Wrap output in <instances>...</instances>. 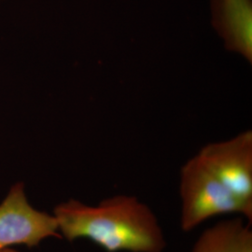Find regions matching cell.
Returning <instances> with one entry per match:
<instances>
[{"label": "cell", "instance_id": "obj_1", "mask_svg": "<svg viewBox=\"0 0 252 252\" xmlns=\"http://www.w3.org/2000/svg\"><path fill=\"white\" fill-rule=\"evenodd\" d=\"M59 233L85 238L107 252H163L167 243L153 209L132 195H115L97 206L70 199L54 210Z\"/></svg>", "mask_w": 252, "mask_h": 252}, {"label": "cell", "instance_id": "obj_2", "mask_svg": "<svg viewBox=\"0 0 252 252\" xmlns=\"http://www.w3.org/2000/svg\"><path fill=\"white\" fill-rule=\"evenodd\" d=\"M180 228L191 232L207 220L238 214L252 222V201L240 198L217 179L195 155L180 169Z\"/></svg>", "mask_w": 252, "mask_h": 252}, {"label": "cell", "instance_id": "obj_3", "mask_svg": "<svg viewBox=\"0 0 252 252\" xmlns=\"http://www.w3.org/2000/svg\"><path fill=\"white\" fill-rule=\"evenodd\" d=\"M49 237L62 238L56 218L30 206L23 183L13 185L0 205V252L14 245L33 248Z\"/></svg>", "mask_w": 252, "mask_h": 252}, {"label": "cell", "instance_id": "obj_4", "mask_svg": "<svg viewBox=\"0 0 252 252\" xmlns=\"http://www.w3.org/2000/svg\"><path fill=\"white\" fill-rule=\"evenodd\" d=\"M199 159L227 189L252 201V132L245 131L228 140L201 149Z\"/></svg>", "mask_w": 252, "mask_h": 252}, {"label": "cell", "instance_id": "obj_5", "mask_svg": "<svg viewBox=\"0 0 252 252\" xmlns=\"http://www.w3.org/2000/svg\"><path fill=\"white\" fill-rule=\"evenodd\" d=\"M212 24L226 49L252 63V0H212Z\"/></svg>", "mask_w": 252, "mask_h": 252}, {"label": "cell", "instance_id": "obj_6", "mask_svg": "<svg viewBox=\"0 0 252 252\" xmlns=\"http://www.w3.org/2000/svg\"><path fill=\"white\" fill-rule=\"evenodd\" d=\"M190 252H252V223L234 218L208 227Z\"/></svg>", "mask_w": 252, "mask_h": 252}, {"label": "cell", "instance_id": "obj_7", "mask_svg": "<svg viewBox=\"0 0 252 252\" xmlns=\"http://www.w3.org/2000/svg\"><path fill=\"white\" fill-rule=\"evenodd\" d=\"M0 252H16V251H14V250H12V249H5V250H3V251H1Z\"/></svg>", "mask_w": 252, "mask_h": 252}]
</instances>
